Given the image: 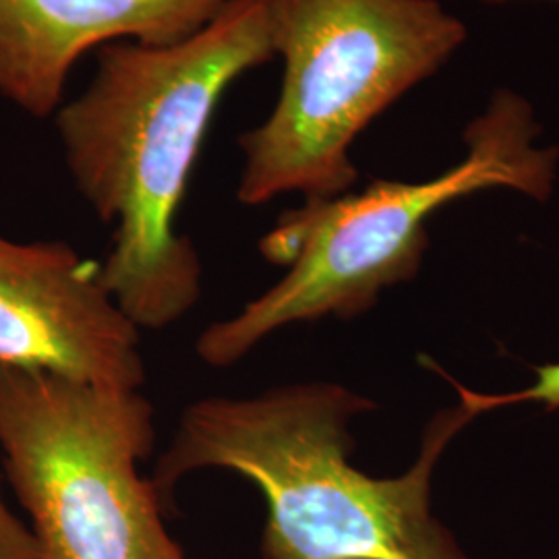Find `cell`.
<instances>
[{
	"label": "cell",
	"mask_w": 559,
	"mask_h": 559,
	"mask_svg": "<svg viewBox=\"0 0 559 559\" xmlns=\"http://www.w3.org/2000/svg\"><path fill=\"white\" fill-rule=\"evenodd\" d=\"M140 334L104 286L98 261L60 240L0 235V367L141 390Z\"/></svg>",
	"instance_id": "8992f818"
},
{
	"label": "cell",
	"mask_w": 559,
	"mask_h": 559,
	"mask_svg": "<svg viewBox=\"0 0 559 559\" xmlns=\"http://www.w3.org/2000/svg\"><path fill=\"white\" fill-rule=\"evenodd\" d=\"M267 13L284 75L272 115L239 138L242 205L348 193L355 140L466 40L440 0H267Z\"/></svg>",
	"instance_id": "277c9868"
},
{
	"label": "cell",
	"mask_w": 559,
	"mask_h": 559,
	"mask_svg": "<svg viewBox=\"0 0 559 559\" xmlns=\"http://www.w3.org/2000/svg\"><path fill=\"white\" fill-rule=\"evenodd\" d=\"M539 135L531 102L501 87L464 131L466 158L440 177L371 180L359 193L284 212L260 240L261 255L284 276L239 313L207 325L198 357L226 369L286 325L365 313L385 288L415 278L429 247L427 222L452 201L485 189L549 200L559 147H539Z\"/></svg>",
	"instance_id": "3957f363"
},
{
	"label": "cell",
	"mask_w": 559,
	"mask_h": 559,
	"mask_svg": "<svg viewBox=\"0 0 559 559\" xmlns=\"http://www.w3.org/2000/svg\"><path fill=\"white\" fill-rule=\"evenodd\" d=\"M0 559H44L34 531L17 519L0 489Z\"/></svg>",
	"instance_id": "9c48e42d"
},
{
	"label": "cell",
	"mask_w": 559,
	"mask_h": 559,
	"mask_svg": "<svg viewBox=\"0 0 559 559\" xmlns=\"http://www.w3.org/2000/svg\"><path fill=\"white\" fill-rule=\"evenodd\" d=\"M226 0H0V98L46 119L75 62L110 41L175 44Z\"/></svg>",
	"instance_id": "52a82bcc"
},
{
	"label": "cell",
	"mask_w": 559,
	"mask_h": 559,
	"mask_svg": "<svg viewBox=\"0 0 559 559\" xmlns=\"http://www.w3.org/2000/svg\"><path fill=\"white\" fill-rule=\"evenodd\" d=\"M373 408V400L328 381L198 400L180 415L152 483L170 512L191 473L245 477L265 501V559H468L431 510V479L477 413L460 402L436 415L417 462L381 479L350 464V423Z\"/></svg>",
	"instance_id": "7a4b0ae2"
},
{
	"label": "cell",
	"mask_w": 559,
	"mask_h": 559,
	"mask_svg": "<svg viewBox=\"0 0 559 559\" xmlns=\"http://www.w3.org/2000/svg\"><path fill=\"white\" fill-rule=\"evenodd\" d=\"M272 57L267 0H226L185 40L102 46L87 90L57 110L73 182L112 226L102 282L140 330L170 328L200 302L180 205L224 94Z\"/></svg>",
	"instance_id": "6da1fadb"
},
{
	"label": "cell",
	"mask_w": 559,
	"mask_h": 559,
	"mask_svg": "<svg viewBox=\"0 0 559 559\" xmlns=\"http://www.w3.org/2000/svg\"><path fill=\"white\" fill-rule=\"evenodd\" d=\"M537 380L520 392H510V394H477L466 388L459 385L460 400L468 408H473L477 415L500 408V406H510V404H520V402H540L549 411L559 408V362L558 365H543L535 369Z\"/></svg>",
	"instance_id": "ba28073f"
},
{
	"label": "cell",
	"mask_w": 559,
	"mask_h": 559,
	"mask_svg": "<svg viewBox=\"0 0 559 559\" xmlns=\"http://www.w3.org/2000/svg\"><path fill=\"white\" fill-rule=\"evenodd\" d=\"M480 2H487V4H503V2H516V0H480Z\"/></svg>",
	"instance_id": "30bf717a"
},
{
	"label": "cell",
	"mask_w": 559,
	"mask_h": 559,
	"mask_svg": "<svg viewBox=\"0 0 559 559\" xmlns=\"http://www.w3.org/2000/svg\"><path fill=\"white\" fill-rule=\"evenodd\" d=\"M154 440L141 390L0 367L4 475L44 559H185L141 477Z\"/></svg>",
	"instance_id": "5b68a950"
}]
</instances>
